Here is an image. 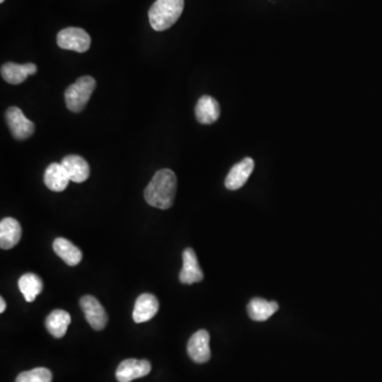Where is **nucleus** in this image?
Instances as JSON below:
<instances>
[{"mask_svg": "<svg viewBox=\"0 0 382 382\" xmlns=\"http://www.w3.org/2000/svg\"><path fill=\"white\" fill-rule=\"evenodd\" d=\"M177 185V175L173 170H158L144 189L147 203L160 209H169L175 203Z\"/></svg>", "mask_w": 382, "mask_h": 382, "instance_id": "f257e3e1", "label": "nucleus"}, {"mask_svg": "<svg viewBox=\"0 0 382 382\" xmlns=\"http://www.w3.org/2000/svg\"><path fill=\"white\" fill-rule=\"evenodd\" d=\"M184 0H156L149 10V21L155 31L171 28L182 15Z\"/></svg>", "mask_w": 382, "mask_h": 382, "instance_id": "f03ea898", "label": "nucleus"}, {"mask_svg": "<svg viewBox=\"0 0 382 382\" xmlns=\"http://www.w3.org/2000/svg\"><path fill=\"white\" fill-rule=\"evenodd\" d=\"M96 88V80L92 77L84 76L71 84L65 92L67 109L73 113H80L90 101Z\"/></svg>", "mask_w": 382, "mask_h": 382, "instance_id": "7ed1b4c3", "label": "nucleus"}, {"mask_svg": "<svg viewBox=\"0 0 382 382\" xmlns=\"http://www.w3.org/2000/svg\"><path fill=\"white\" fill-rule=\"evenodd\" d=\"M57 42L62 49L73 50L82 53L90 49L92 40L86 31L76 27H71L60 31Z\"/></svg>", "mask_w": 382, "mask_h": 382, "instance_id": "20e7f679", "label": "nucleus"}, {"mask_svg": "<svg viewBox=\"0 0 382 382\" xmlns=\"http://www.w3.org/2000/svg\"><path fill=\"white\" fill-rule=\"evenodd\" d=\"M5 120L15 140H28L36 131L34 123L29 120L21 110L16 106H11L8 109L5 113Z\"/></svg>", "mask_w": 382, "mask_h": 382, "instance_id": "39448f33", "label": "nucleus"}, {"mask_svg": "<svg viewBox=\"0 0 382 382\" xmlns=\"http://www.w3.org/2000/svg\"><path fill=\"white\" fill-rule=\"evenodd\" d=\"M85 318L94 331H102L107 323V314L99 301L92 295H85L80 300Z\"/></svg>", "mask_w": 382, "mask_h": 382, "instance_id": "423d86ee", "label": "nucleus"}, {"mask_svg": "<svg viewBox=\"0 0 382 382\" xmlns=\"http://www.w3.org/2000/svg\"><path fill=\"white\" fill-rule=\"evenodd\" d=\"M151 372V364L148 360L127 359L119 364L116 370V378L118 382H131L138 378L144 377Z\"/></svg>", "mask_w": 382, "mask_h": 382, "instance_id": "0eeeda50", "label": "nucleus"}, {"mask_svg": "<svg viewBox=\"0 0 382 382\" xmlns=\"http://www.w3.org/2000/svg\"><path fill=\"white\" fill-rule=\"evenodd\" d=\"M209 333H208V331H204V329L196 331L189 339L187 351H188L189 357L196 364H205V362L209 361Z\"/></svg>", "mask_w": 382, "mask_h": 382, "instance_id": "6e6552de", "label": "nucleus"}, {"mask_svg": "<svg viewBox=\"0 0 382 382\" xmlns=\"http://www.w3.org/2000/svg\"><path fill=\"white\" fill-rule=\"evenodd\" d=\"M254 167L255 164L252 158H243L242 161L231 168L225 179V187L229 190H237L244 186L254 171Z\"/></svg>", "mask_w": 382, "mask_h": 382, "instance_id": "1a4fd4ad", "label": "nucleus"}, {"mask_svg": "<svg viewBox=\"0 0 382 382\" xmlns=\"http://www.w3.org/2000/svg\"><path fill=\"white\" fill-rule=\"evenodd\" d=\"M203 272L199 266L196 252L188 248L183 253V269L179 273V281L185 285H192L203 281Z\"/></svg>", "mask_w": 382, "mask_h": 382, "instance_id": "9d476101", "label": "nucleus"}, {"mask_svg": "<svg viewBox=\"0 0 382 382\" xmlns=\"http://www.w3.org/2000/svg\"><path fill=\"white\" fill-rule=\"evenodd\" d=\"M160 309V303L153 294L144 293L137 297L133 310V320L135 323H144L155 316Z\"/></svg>", "mask_w": 382, "mask_h": 382, "instance_id": "9b49d317", "label": "nucleus"}, {"mask_svg": "<svg viewBox=\"0 0 382 382\" xmlns=\"http://www.w3.org/2000/svg\"><path fill=\"white\" fill-rule=\"evenodd\" d=\"M38 71L36 64L5 63L1 67V77L9 84L17 85L25 82L29 76H32Z\"/></svg>", "mask_w": 382, "mask_h": 382, "instance_id": "f8f14e48", "label": "nucleus"}, {"mask_svg": "<svg viewBox=\"0 0 382 382\" xmlns=\"http://www.w3.org/2000/svg\"><path fill=\"white\" fill-rule=\"evenodd\" d=\"M44 182L50 190L62 192L68 186L71 177L62 164L52 163L46 169Z\"/></svg>", "mask_w": 382, "mask_h": 382, "instance_id": "ddd939ff", "label": "nucleus"}, {"mask_svg": "<svg viewBox=\"0 0 382 382\" xmlns=\"http://www.w3.org/2000/svg\"><path fill=\"white\" fill-rule=\"evenodd\" d=\"M62 165L68 173L71 181L83 183L90 177V169L88 162L79 155H67L62 160Z\"/></svg>", "mask_w": 382, "mask_h": 382, "instance_id": "4468645a", "label": "nucleus"}, {"mask_svg": "<svg viewBox=\"0 0 382 382\" xmlns=\"http://www.w3.org/2000/svg\"><path fill=\"white\" fill-rule=\"evenodd\" d=\"M21 238V227L17 220L5 218L0 222V246L3 250L14 248Z\"/></svg>", "mask_w": 382, "mask_h": 382, "instance_id": "2eb2a0df", "label": "nucleus"}, {"mask_svg": "<svg viewBox=\"0 0 382 382\" xmlns=\"http://www.w3.org/2000/svg\"><path fill=\"white\" fill-rule=\"evenodd\" d=\"M196 120L202 125H212L219 119L220 105L215 98L203 96L196 105Z\"/></svg>", "mask_w": 382, "mask_h": 382, "instance_id": "dca6fc26", "label": "nucleus"}, {"mask_svg": "<svg viewBox=\"0 0 382 382\" xmlns=\"http://www.w3.org/2000/svg\"><path fill=\"white\" fill-rule=\"evenodd\" d=\"M279 309L277 303L269 302L259 297L253 298L248 305L249 316L255 322L267 321Z\"/></svg>", "mask_w": 382, "mask_h": 382, "instance_id": "f3484780", "label": "nucleus"}, {"mask_svg": "<svg viewBox=\"0 0 382 382\" xmlns=\"http://www.w3.org/2000/svg\"><path fill=\"white\" fill-rule=\"evenodd\" d=\"M53 251L55 254L68 266H77L82 260V252L73 243L65 238H57L53 241Z\"/></svg>", "mask_w": 382, "mask_h": 382, "instance_id": "a211bd4d", "label": "nucleus"}, {"mask_svg": "<svg viewBox=\"0 0 382 382\" xmlns=\"http://www.w3.org/2000/svg\"><path fill=\"white\" fill-rule=\"evenodd\" d=\"M71 314L64 310H53L46 318V328L49 331L50 335L61 339L66 335L68 326L71 325Z\"/></svg>", "mask_w": 382, "mask_h": 382, "instance_id": "6ab92c4d", "label": "nucleus"}, {"mask_svg": "<svg viewBox=\"0 0 382 382\" xmlns=\"http://www.w3.org/2000/svg\"><path fill=\"white\" fill-rule=\"evenodd\" d=\"M18 288L26 302L32 303L44 288L42 279L34 273H26L18 281Z\"/></svg>", "mask_w": 382, "mask_h": 382, "instance_id": "aec40b11", "label": "nucleus"}, {"mask_svg": "<svg viewBox=\"0 0 382 382\" xmlns=\"http://www.w3.org/2000/svg\"><path fill=\"white\" fill-rule=\"evenodd\" d=\"M52 373L48 368H36L23 372L17 376L15 382H51Z\"/></svg>", "mask_w": 382, "mask_h": 382, "instance_id": "412c9836", "label": "nucleus"}, {"mask_svg": "<svg viewBox=\"0 0 382 382\" xmlns=\"http://www.w3.org/2000/svg\"><path fill=\"white\" fill-rule=\"evenodd\" d=\"M5 308H7V304H5L3 297H1V298H0V312H1V314L5 312Z\"/></svg>", "mask_w": 382, "mask_h": 382, "instance_id": "4be33fe9", "label": "nucleus"}, {"mask_svg": "<svg viewBox=\"0 0 382 382\" xmlns=\"http://www.w3.org/2000/svg\"><path fill=\"white\" fill-rule=\"evenodd\" d=\"M0 3H5V0H0Z\"/></svg>", "mask_w": 382, "mask_h": 382, "instance_id": "5701e85b", "label": "nucleus"}]
</instances>
